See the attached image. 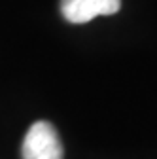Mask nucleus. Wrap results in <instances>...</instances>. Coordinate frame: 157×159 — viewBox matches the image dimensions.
<instances>
[{
  "label": "nucleus",
  "mask_w": 157,
  "mask_h": 159,
  "mask_svg": "<svg viewBox=\"0 0 157 159\" xmlns=\"http://www.w3.org/2000/svg\"><path fill=\"white\" fill-rule=\"evenodd\" d=\"M23 159H63V144L57 129L47 121H36L25 134Z\"/></svg>",
  "instance_id": "f257e3e1"
},
{
  "label": "nucleus",
  "mask_w": 157,
  "mask_h": 159,
  "mask_svg": "<svg viewBox=\"0 0 157 159\" xmlns=\"http://www.w3.org/2000/svg\"><path fill=\"white\" fill-rule=\"evenodd\" d=\"M121 8V0H61V13L68 23L83 25L99 15H114Z\"/></svg>",
  "instance_id": "f03ea898"
}]
</instances>
